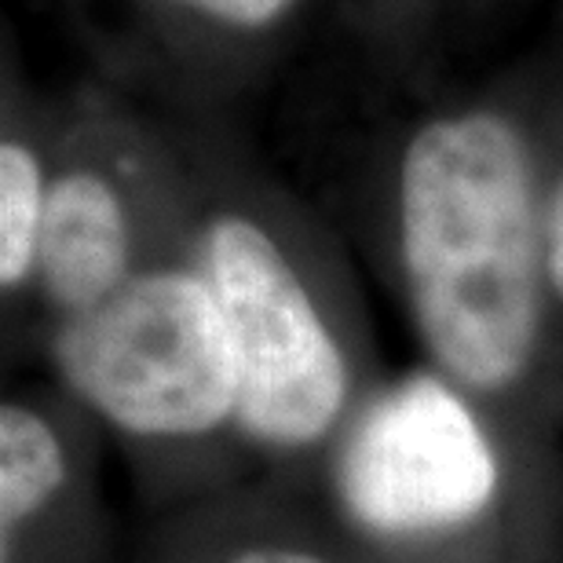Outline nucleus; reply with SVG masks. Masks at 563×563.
I'll return each mask as SVG.
<instances>
[{"instance_id":"nucleus-6","label":"nucleus","mask_w":563,"mask_h":563,"mask_svg":"<svg viewBox=\"0 0 563 563\" xmlns=\"http://www.w3.org/2000/svg\"><path fill=\"white\" fill-rule=\"evenodd\" d=\"M66 479V457L52 424L26 407L0 410V520L4 542L41 512Z\"/></svg>"},{"instance_id":"nucleus-9","label":"nucleus","mask_w":563,"mask_h":563,"mask_svg":"<svg viewBox=\"0 0 563 563\" xmlns=\"http://www.w3.org/2000/svg\"><path fill=\"white\" fill-rule=\"evenodd\" d=\"M545 275L563 300V184L553 198V212H549V228H545Z\"/></svg>"},{"instance_id":"nucleus-7","label":"nucleus","mask_w":563,"mask_h":563,"mask_svg":"<svg viewBox=\"0 0 563 563\" xmlns=\"http://www.w3.org/2000/svg\"><path fill=\"white\" fill-rule=\"evenodd\" d=\"M44 187L41 162L26 143L8 140L0 146V282L15 289L37 272V245L44 223Z\"/></svg>"},{"instance_id":"nucleus-3","label":"nucleus","mask_w":563,"mask_h":563,"mask_svg":"<svg viewBox=\"0 0 563 563\" xmlns=\"http://www.w3.org/2000/svg\"><path fill=\"white\" fill-rule=\"evenodd\" d=\"M206 278L231 336L239 424L272 446L322 439L344 407V355L272 234L245 217L212 220Z\"/></svg>"},{"instance_id":"nucleus-4","label":"nucleus","mask_w":563,"mask_h":563,"mask_svg":"<svg viewBox=\"0 0 563 563\" xmlns=\"http://www.w3.org/2000/svg\"><path fill=\"white\" fill-rule=\"evenodd\" d=\"M344 509L377 534L446 531L498 490V461L472 410L435 377L385 391L336 461Z\"/></svg>"},{"instance_id":"nucleus-10","label":"nucleus","mask_w":563,"mask_h":563,"mask_svg":"<svg viewBox=\"0 0 563 563\" xmlns=\"http://www.w3.org/2000/svg\"><path fill=\"white\" fill-rule=\"evenodd\" d=\"M231 563H325V560L297 553V549H253V553L234 556Z\"/></svg>"},{"instance_id":"nucleus-2","label":"nucleus","mask_w":563,"mask_h":563,"mask_svg":"<svg viewBox=\"0 0 563 563\" xmlns=\"http://www.w3.org/2000/svg\"><path fill=\"white\" fill-rule=\"evenodd\" d=\"M63 380L132 435H201L234 418L239 374L206 275H132L55 336Z\"/></svg>"},{"instance_id":"nucleus-1","label":"nucleus","mask_w":563,"mask_h":563,"mask_svg":"<svg viewBox=\"0 0 563 563\" xmlns=\"http://www.w3.org/2000/svg\"><path fill=\"white\" fill-rule=\"evenodd\" d=\"M399 250L432 355L479 391L512 385L542 322L545 239L509 121L472 110L418 129L399 168Z\"/></svg>"},{"instance_id":"nucleus-8","label":"nucleus","mask_w":563,"mask_h":563,"mask_svg":"<svg viewBox=\"0 0 563 563\" xmlns=\"http://www.w3.org/2000/svg\"><path fill=\"white\" fill-rule=\"evenodd\" d=\"M179 4L239 30H264L286 15L292 0H179Z\"/></svg>"},{"instance_id":"nucleus-5","label":"nucleus","mask_w":563,"mask_h":563,"mask_svg":"<svg viewBox=\"0 0 563 563\" xmlns=\"http://www.w3.org/2000/svg\"><path fill=\"white\" fill-rule=\"evenodd\" d=\"M37 275L66 314L96 308L132 278L125 206L103 176L77 168L48 184Z\"/></svg>"}]
</instances>
